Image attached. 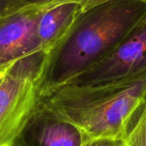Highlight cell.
Returning <instances> with one entry per match:
<instances>
[{
    "mask_svg": "<svg viewBox=\"0 0 146 146\" xmlns=\"http://www.w3.org/2000/svg\"><path fill=\"white\" fill-rule=\"evenodd\" d=\"M146 17V0H103L83 9L46 52L39 97L48 96L108 57Z\"/></svg>",
    "mask_w": 146,
    "mask_h": 146,
    "instance_id": "obj_1",
    "label": "cell"
},
{
    "mask_svg": "<svg viewBox=\"0 0 146 146\" xmlns=\"http://www.w3.org/2000/svg\"><path fill=\"white\" fill-rule=\"evenodd\" d=\"M146 98V74L95 86L67 85L40 98L89 139H123Z\"/></svg>",
    "mask_w": 146,
    "mask_h": 146,
    "instance_id": "obj_2",
    "label": "cell"
},
{
    "mask_svg": "<svg viewBox=\"0 0 146 146\" xmlns=\"http://www.w3.org/2000/svg\"><path fill=\"white\" fill-rule=\"evenodd\" d=\"M46 51L39 50L0 67V146H11L40 97Z\"/></svg>",
    "mask_w": 146,
    "mask_h": 146,
    "instance_id": "obj_3",
    "label": "cell"
},
{
    "mask_svg": "<svg viewBox=\"0 0 146 146\" xmlns=\"http://www.w3.org/2000/svg\"><path fill=\"white\" fill-rule=\"evenodd\" d=\"M145 74L146 17L108 57L74 78L67 85L95 86Z\"/></svg>",
    "mask_w": 146,
    "mask_h": 146,
    "instance_id": "obj_4",
    "label": "cell"
},
{
    "mask_svg": "<svg viewBox=\"0 0 146 146\" xmlns=\"http://www.w3.org/2000/svg\"><path fill=\"white\" fill-rule=\"evenodd\" d=\"M59 1L28 3L0 17V67L42 50L38 35L40 21Z\"/></svg>",
    "mask_w": 146,
    "mask_h": 146,
    "instance_id": "obj_5",
    "label": "cell"
},
{
    "mask_svg": "<svg viewBox=\"0 0 146 146\" xmlns=\"http://www.w3.org/2000/svg\"><path fill=\"white\" fill-rule=\"evenodd\" d=\"M89 137L40 100L11 146H84Z\"/></svg>",
    "mask_w": 146,
    "mask_h": 146,
    "instance_id": "obj_6",
    "label": "cell"
},
{
    "mask_svg": "<svg viewBox=\"0 0 146 146\" xmlns=\"http://www.w3.org/2000/svg\"><path fill=\"white\" fill-rule=\"evenodd\" d=\"M103 0H60L42 15L38 29L40 49L50 50L70 30L86 8Z\"/></svg>",
    "mask_w": 146,
    "mask_h": 146,
    "instance_id": "obj_7",
    "label": "cell"
},
{
    "mask_svg": "<svg viewBox=\"0 0 146 146\" xmlns=\"http://www.w3.org/2000/svg\"><path fill=\"white\" fill-rule=\"evenodd\" d=\"M125 142L126 146H146V98L132 120Z\"/></svg>",
    "mask_w": 146,
    "mask_h": 146,
    "instance_id": "obj_8",
    "label": "cell"
},
{
    "mask_svg": "<svg viewBox=\"0 0 146 146\" xmlns=\"http://www.w3.org/2000/svg\"><path fill=\"white\" fill-rule=\"evenodd\" d=\"M84 146H126L123 139H89Z\"/></svg>",
    "mask_w": 146,
    "mask_h": 146,
    "instance_id": "obj_9",
    "label": "cell"
},
{
    "mask_svg": "<svg viewBox=\"0 0 146 146\" xmlns=\"http://www.w3.org/2000/svg\"><path fill=\"white\" fill-rule=\"evenodd\" d=\"M25 3L24 0H0V17L9 11Z\"/></svg>",
    "mask_w": 146,
    "mask_h": 146,
    "instance_id": "obj_10",
    "label": "cell"
},
{
    "mask_svg": "<svg viewBox=\"0 0 146 146\" xmlns=\"http://www.w3.org/2000/svg\"><path fill=\"white\" fill-rule=\"evenodd\" d=\"M26 3H38V2H48V1H53V0H24Z\"/></svg>",
    "mask_w": 146,
    "mask_h": 146,
    "instance_id": "obj_11",
    "label": "cell"
}]
</instances>
